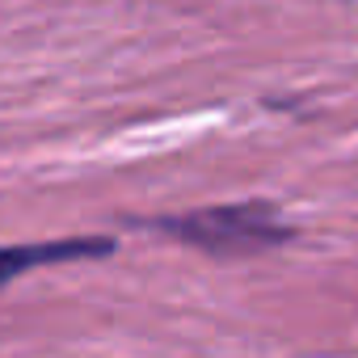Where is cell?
Listing matches in <instances>:
<instances>
[{
    "label": "cell",
    "instance_id": "1",
    "mask_svg": "<svg viewBox=\"0 0 358 358\" xmlns=\"http://www.w3.org/2000/svg\"><path fill=\"white\" fill-rule=\"evenodd\" d=\"M93 253V245H43V249H0V282L22 274L30 262H47V257H80Z\"/></svg>",
    "mask_w": 358,
    "mask_h": 358
}]
</instances>
